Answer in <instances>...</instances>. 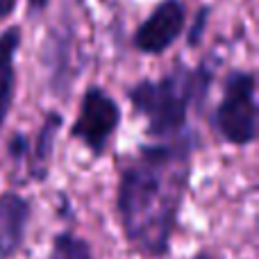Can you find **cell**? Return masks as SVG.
I'll return each instance as SVG.
<instances>
[{
    "label": "cell",
    "mask_w": 259,
    "mask_h": 259,
    "mask_svg": "<svg viewBox=\"0 0 259 259\" xmlns=\"http://www.w3.org/2000/svg\"><path fill=\"white\" fill-rule=\"evenodd\" d=\"M59 125H62V116H57V114H48L46 116V123L39 132V139H36L34 157H32V175L36 180L46 178V164H48V157L53 152L55 134H57Z\"/></svg>",
    "instance_id": "obj_8"
},
{
    "label": "cell",
    "mask_w": 259,
    "mask_h": 259,
    "mask_svg": "<svg viewBox=\"0 0 259 259\" xmlns=\"http://www.w3.org/2000/svg\"><path fill=\"white\" fill-rule=\"evenodd\" d=\"M32 207L18 193L0 196V259H12L21 252L30 225Z\"/></svg>",
    "instance_id": "obj_6"
},
{
    "label": "cell",
    "mask_w": 259,
    "mask_h": 259,
    "mask_svg": "<svg viewBox=\"0 0 259 259\" xmlns=\"http://www.w3.org/2000/svg\"><path fill=\"white\" fill-rule=\"evenodd\" d=\"M9 152H12L14 159H23L27 152V139L21 137V134H16V137L12 139V146H9Z\"/></svg>",
    "instance_id": "obj_10"
},
{
    "label": "cell",
    "mask_w": 259,
    "mask_h": 259,
    "mask_svg": "<svg viewBox=\"0 0 259 259\" xmlns=\"http://www.w3.org/2000/svg\"><path fill=\"white\" fill-rule=\"evenodd\" d=\"M196 259H211V257H209V255H198Z\"/></svg>",
    "instance_id": "obj_13"
},
{
    "label": "cell",
    "mask_w": 259,
    "mask_h": 259,
    "mask_svg": "<svg viewBox=\"0 0 259 259\" xmlns=\"http://www.w3.org/2000/svg\"><path fill=\"white\" fill-rule=\"evenodd\" d=\"M18 0H0V18L9 16V14L14 12V7H16Z\"/></svg>",
    "instance_id": "obj_11"
},
{
    "label": "cell",
    "mask_w": 259,
    "mask_h": 259,
    "mask_svg": "<svg viewBox=\"0 0 259 259\" xmlns=\"http://www.w3.org/2000/svg\"><path fill=\"white\" fill-rule=\"evenodd\" d=\"M18 44H21L18 27H9L0 36V130L5 125L14 96V57H16Z\"/></svg>",
    "instance_id": "obj_7"
},
{
    "label": "cell",
    "mask_w": 259,
    "mask_h": 259,
    "mask_svg": "<svg viewBox=\"0 0 259 259\" xmlns=\"http://www.w3.org/2000/svg\"><path fill=\"white\" fill-rule=\"evenodd\" d=\"M184 27V7L180 0H164L155 12L148 16V21L139 27L137 44L143 53H164L180 34Z\"/></svg>",
    "instance_id": "obj_5"
},
{
    "label": "cell",
    "mask_w": 259,
    "mask_h": 259,
    "mask_svg": "<svg viewBox=\"0 0 259 259\" xmlns=\"http://www.w3.org/2000/svg\"><path fill=\"white\" fill-rule=\"evenodd\" d=\"M216 127L234 146H248L257 137L255 75L234 73L228 80L225 96L216 109Z\"/></svg>",
    "instance_id": "obj_3"
},
{
    "label": "cell",
    "mask_w": 259,
    "mask_h": 259,
    "mask_svg": "<svg viewBox=\"0 0 259 259\" xmlns=\"http://www.w3.org/2000/svg\"><path fill=\"white\" fill-rule=\"evenodd\" d=\"M202 91V75H178L164 77L159 82H141L134 87L130 98L137 109L148 118L152 137H175L187 123L189 100Z\"/></svg>",
    "instance_id": "obj_2"
},
{
    "label": "cell",
    "mask_w": 259,
    "mask_h": 259,
    "mask_svg": "<svg viewBox=\"0 0 259 259\" xmlns=\"http://www.w3.org/2000/svg\"><path fill=\"white\" fill-rule=\"evenodd\" d=\"M191 170V143L178 139L143 148L123 170L116 214L137 252L152 259L168 255Z\"/></svg>",
    "instance_id": "obj_1"
},
{
    "label": "cell",
    "mask_w": 259,
    "mask_h": 259,
    "mask_svg": "<svg viewBox=\"0 0 259 259\" xmlns=\"http://www.w3.org/2000/svg\"><path fill=\"white\" fill-rule=\"evenodd\" d=\"M121 112L118 105L105 94L103 89H89L82 100L80 116L73 127V137H77L91 152L100 155L116 132Z\"/></svg>",
    "instance_id": "obj_4"
},
{
    "label": "cell",
    "mask_w": 259,
    "mask_h": 259,
    "mask_svg": "<svg viewBox=\"0 0 259 259\" xmlns=\"http://www.w3.org/2000/svg\"><path fill=\"white\" fill-rule=\"evenodd\" d=\"M202 23H205V12H200V16H198V21H196V27H193V32H191V44H196L198 36H200V27H202Z\"/></svg>",
    "instance_id": "obj_12"
},
{
    "label": "cell",
    "mask_w": 259,
    "mask_h": 259,
    "mask_svg": "<svg viewBox=\"0 0 259 259\" xmlns=\"http://www.w3.org/2000/svg\"><path fill=\"white\" fill-rule=\"evenodd\" d=\"M50 259H94L91 246L73 232H59L53 239Z\"/></svg>",
    "instance_id": "obj_9"
}]
</instances>
